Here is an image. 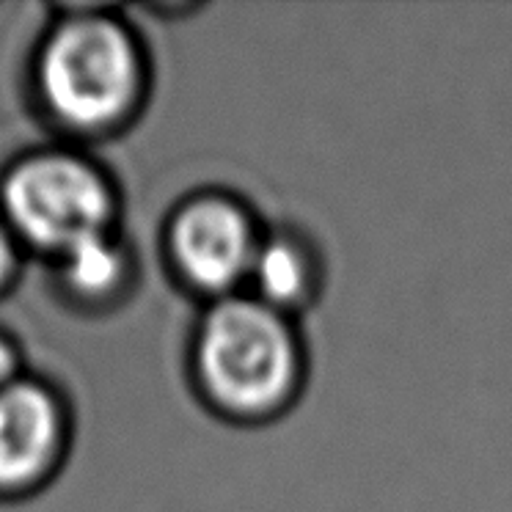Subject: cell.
I'll return each mask as SVG.
<instances>
[{
  "label": "cell",
  "mask_w": 512,
  "mask_h": 512,
  "mask_svg": "<svg viewBox=\"0 0 512 512\" xmlns=\"http://www.w3.org/2000/svg\"><path fill=\"white\" fill-rule=\"evenodd\" d=\"M12 270H14L12 232L6 229V223H0V290L6 287V281L12 279Z\"/></svg>",
  "instance_id": "8"
},
{
  "label": "cell",
  "mask_w": 512,
  "mask_h": 512,
  "mask_svg": "<svg viewBox=\"0 0 512 512\" xmlns=\"http://www.w3.org/2000/svg\"><path fill=\"white\" fill-rule=\"evenodd\" d=\"M14 369H17V356H14V347L9 345L6 336H0V389L14 383Z\"/></svg>",
  "instance_id": "9"
},
{
  "label": "cell",
  "mask_w": 512,
  "mask_h": 512,
  "mask_svg": "<svg viewBox=\"0 0 512 512\" xmlns=\"http://www.w3.org/2000/svg\"><path fill=\"white\" fill-rule=\"evenodd\" d=\"M251 279L259 287L262 303L273 309L292 306L309 290V262L295 243L273 240L268 245H259Z\"/></svg>",
  "instance_id": "7"
},
{
  "label": "cell",
  "mask_w": 512,
  "mask_h": 512,
  "mask_svg": "<svg viewBox=\"0 0 512 512\" xmlns=\"http://www.w3.org/2000/svg\"><path fill=\"white\" fill-rule=\"evenodd\" d=\"M61 446V411L39 383L14 380L0 389V490L34 485Z\"/></svg>",
  "instance_id": "5"
},
{
  "label": "cell",
  "mask_w": 512,
  "mask_h": 512,
  "mask_svg": "<svg viewBox=\"0 0 512 512\" xmlns=\"http://www.w3.org/2000/svg\"><path fill=\"white\" fill-rule=\"evenodd\" d=\"M144 67L133 36L105 17L58 25L39 58L47 108L75 130H108L135 108Z\"/></svg>",
  "instance_id": "1"
},
{
  "label": "cell",
  "mask_w": 512,
  "mask_h": 512,
  "mask_svg": "<svg viewBox=\"0 0 512 512\" xmlns=\"http://www.w3.org/2000/svg\"><path fill=\"white\" fill-rule=\"evenodd\" d=\"M58 259H61L64 284L80 298L111 295L127 273L124 248L113 240L111 232L97 234V237L72 245Z\"/></svg>",
  "instance_id": "6"
},
{
  "label": "cell",
  "mask_w": 512,
  "mask_h": 512,
  "mask_svg": "<svg viewBox=\"0 0 512 512\" xmlns=\"http://www.w3.org/2000/svg\"><path fill=\"white\" fill-rule=\"evenodd\" d=\"M199 375L223 408L265 413L295 386L298 347L273 306L248 298L221 301L201 325Z\"/></svg>",
  "instance_id": "2"
},
{
  "label": "cell",
  "mask_w": 512,
  "mask_h": 512,
  "mask_svg": "<svg viewBox=\"0 0 512 512\" xmlns=\"http://www.w3.org/2000/svg\"><path fill=\"white\" fill-rule=\"evenodd\" d=\"M171 251L185 279L210 292L232 290L254 268L251 221L226 199L190 201L171 226Z\"/></svg>",
  "instance_id": "4"
},
{
  "label": "cell",
  "mask_w": 512,
  "mask_h": 512,
  "mask_svg": "<svg viewBox=\"0 0 512 512\" xmlns=\"http://www.w3.org/2000/svg\"><path fill=\"white\" fill-rule=\"evenodd\" d=\"M0 204L9 232L56 256L111 232V185L80 157L47 152L17 163L3 179Z\"/></svg>",
  "instance_id": "3"
}]
</instances>
